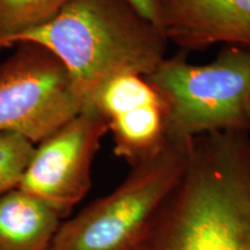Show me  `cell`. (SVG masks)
I'll use <instances>...</instances> for the list:
<instances>
[{
    "instance_id": "cell-1",
    "label": "cell",
    "mask_w": 250,
    "mask_h": 250,
    "mask_svg": "<svg viewBox=\"0 0 250 250\" xmlns=\"http://www.w3.org/2000/svg\"><path fill=\"white\" fill-rule=\"evenodd\" d=\"M138 250H250V131L196 137Z\"/></svg>"
},
{
    "instance_id": "cell-2",
    "label": "cell",
    "mask_w": 250,
    "mask_h": 250,
    "mask_svg": "<svg viewBox=\"0 0 250 250\" xmlns=\"http://www.w3.org/2000/svg\"><path fill=\"white\" fill-rule=\"evenodd\" d=\"M24 42L62 62L85 108L109 78L125 72L151 76L169 44L160 27L129 0H68L50 20L7 40L1 50Z\"/></svg>"
},
{
    "instance_id": "cell-3",
    "label": "cell",
    "mask_w": 250,
    "mask_h": 250,
    "mask_svg": "<svg viewBox=\"0 0 250 250\" xmlns=\"http://www.w3.org/2000/svg\"><path fill=\"white\" fill-rule=\"evenodd\" d=\"M147 78L169 105V142L250 131V46L224 45L206 64H193L187 54H177L166 58Z\"/></svg>"
},
{
    "instance_id": "cell-4",
    "label": "cell",
    "mask_w": 250,
    "mask_h": 250,
    "mask_svg": "<svg viewBox=\"0 0 250 250\" xmlns=\"http://www.w3.org/2000/svg\"><path fill=\"white\" fill-rule=\"evenodd\" d=\"M188 143L169 142L120 186L62 221L49 250H138L152 219L179 182Z\"/></svg>"
},
{
    "instance_id": "cell-5",
    "label": "cell",
    "mask_w": 250,
    "mask_h": 250,
    "mask_svg": "<svg viewBox=\"0 0 250 250\" xmlns=\"http://www.w3.org/2000/svg\"><path fill=\"white\" fill-rule=\"evenodd\" d=\"M17 50L0 64V133L23 137L37 145L83 111L67 68L35 43Z\"/></svg>"
},
{
    "instance_id": "cell-6",
    "label": "cell",
    "mask_w": 250,
    "mask_h": 250,
    "mask_svg": "<svg viewBox=\"0 0 250 250\" xmlns=\"http://www.w3.org/2000/svg\"><path fill=\"white\" fill-rule=\"evenodd\" d=\"M108 127L93 107H86L35 146L21 189L54 211L62 220L92 187V166Z\"/></svg>"
},
{
    "instance_id": "cell-7",
    "label": "cell",
    "mask_w": 250,
    "mask_h": 250,
    "mask_svg": "<svg viewBox=\"0 0 250 250\" xmlns=\"http://www.w3.org/2000/svg\"><path fill=\"white\" fill-rule=\"evenodd\" d=\"M89 107L107 124L115 155L130 167L152 159L169 143V105L147 77L125 72L109 78Z\"/></svg>"
},
{
    "instance_id": "cell-8",
    "label": "cell",
    "mask_w": 250,
    "mask_h": 250,
    "mask_svg": "<svg viewBox=\"0 0 250 250\" xmlns=\"http://www.w3.org/2000/svg\"><path fill=\"white\" fill-rule=\"evenodd\" d=\"M158 26L184 51L250 46V0H155Z\"/></svg>"
},
{
    "instance_id": "cell-9",
    "label": "cell",
    "mask_w": 250,
    "mask_h": 250,
    "mask_svg": "<svg viewBox=\"0 0 250 250\" xmlns=\"http://www.w3.org/2000/svg\"><path fill=\"white\" fill-rule=\"evenodd\" d=\"M62 219L21 189L0 196V250H49Z\"/></svg>"
},
{
    "instance_id": "cell-10",
    "label": "cell",
    "mask_w": 250,
    "mask_h": 250,
    "mask_svg": "<svg viewBox=\"0 0 250 250\" xmlns=\"http://www.w3.org/2000/svg\"><path fill=\"white\" fill-rule=\"evenodd\" d=\"M68 0H0V50L6 41L50 20Z\"/></svg>"
},
{
    "instance_id": "cell-11",
    "label": "cell",
    "mask_w": 250,
    "mask_h": 250,
    "mask_svg": "<svg viewBox=\"0 0 250 250\" xmlns=\"http://www.w3.org/2000/svg\"><path fill=\"white\" fill-rule=\"evenodd\" d=\"M35 146L19 134L0 133V196L20 186Z\"/></svg>"
},
{
    "instance_id": "cell-12",
    "label": "cell",
    "mask_w": 250,
    "mask_h": 250,
    "mask_svg": "<svg viewBox=\"0 0 250 250\" xmlns=\"http://www.w3.org/2000/svg\"><path fill=\"white\" fill-rule=\"evenodd\" d=\"M129 1L138 9L144 17L147 18L148 20H151L152 22H154L158 26L155 0H129Z\"/></svg>"
},
{
    "instance_id": "cell-13",
    "label": "cell",
    "mask_w": 250,
    "mask_h": 250,
    "mask_svg": "<svg viewBox=\"0 0 250 250\" xmlns=\"http://www.w3.org/2000/svg\"><path fill=\"white\" fill-rule=\"evenodd\" d=\"M247 112H248V116H249V120H250V99L248 101V104H247Z\"/></svg>"
}]
</instances>
